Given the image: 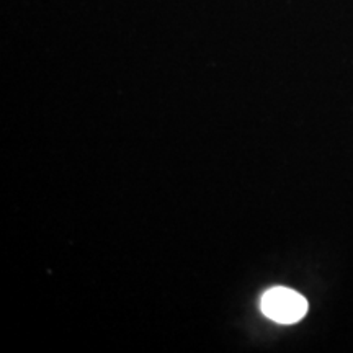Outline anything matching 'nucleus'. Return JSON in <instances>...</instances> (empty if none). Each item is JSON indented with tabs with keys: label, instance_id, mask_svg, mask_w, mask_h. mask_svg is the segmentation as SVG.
I'll list each match as a JSON object with an SVG mask.
<instances>
[{
	"label": "nucleus",
	"instance_id": "obj_1",
	"mask_svg": "<svg viewBox=\"0 0 353 353\" xmlns=\"http://www.w3.org/2000/svg\"><path fill=\"white\" fill-rule=\"evenodd\" d=\"M260 307L268 319L280 324H294L306 316L307 301L296 291L276 286L263 294Z\"/></svg>",
	"mask_w": 353,
	"mask_h": 353
}]
</instances>
